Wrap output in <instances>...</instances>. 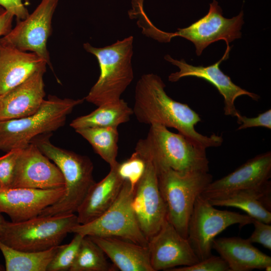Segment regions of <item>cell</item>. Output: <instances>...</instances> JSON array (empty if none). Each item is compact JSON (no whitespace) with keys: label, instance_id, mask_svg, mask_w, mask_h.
<instances>
[{"label":"cell","instance_id":"6da1fadb","mask_svg":"<svg viewBox=\"0 0 271 271\" xmlns=\"http://www.w3.org/2000/svg\"><path fill=\"white\" fill-rule=\"evenodd\" d=\"M166 85L157 74L143 75L138 81L134 91L133 115L143 124H161L178 132L194 145L205 149L220 146L221 136H210L199 133L195 125L201 121L200 115L188 104L177 101L166 93Z\"/></svg>","mask_w":271,"mask_h":271},{"label":"cell","instance_id":"7a4b0ae2","mask_svg":"<svg viewBox=\"0 0 271 271\" xmlns=\"http://www.w3.org/2000/svg\"><path fill=\"white\" fill-rule=\"evenodd\" d=\"M206 149L198 147L179 132L161 124L150 125L147 136L136 144L134 152L156 170L172 169L182 172L209 171Z\"/></svg>","mask_w":271,"mask_h":271},{"label":"cell","instance_id":"3957f363","mask_svg":"<svg viewBox=\"0 0 271 271\" xmlns=\"http://www.w3.org/2000/svg\"><path fill=\"white\" fill-rule=\"evenodd\" d=\"M50 134L39 136L31 143L59 169L64 179L65 192L59 201L44 209L39 216L75 213L96 183L93 176V165L88 157L53 145Z\"/></svg>","mask_w":271,"mask_h":271},{"label":"cell","instance_id":"277c9868","mask_svg":"<svg viewBox=\"0 0 271 271\" xmlns=\"http://www.w3.org/2000/svg\"><path fill=\"white\" fill-rule=\"evenodd\" d=\"M133 38L130 36L102 48L83 44L98 61L100 75L84 99L97 106L119 100L133 79L131 59Z\"/></svg>","mask_w":271,"mask_h":271},{"label":"cell","instance_id":"5b68a950","mask_svg":"<svg viewBox=\"0 0 271 271\" xmlns=\"http://www.w3.org/2000/svg\"><path fill=\"white\" fill-rule=\"evenodd\" d=\"M50 95L34 113L20 118L0 120V151L21 149L36 137L63 126L68 115L84 101Z\"/></svg>","mask_w":271,"mask_h":271},{"label":"cell","instance_id":"8992f818","mask_svg":"<svg viewBox=\"0 0 271 271\" xmlns=\"http://www.w3.org/2000/svg\"><path fill=\"white\" fill-rule=\"evenodd\" d=\"M158 185L167 206V219L187 238L189 221L197 198L213 181L208 172L157 170Z\"/></svg>","mask_w":271,"mask_h":271},{"label":"cell","instance_id":"52a82bcc","mask_svg":"<svg viewBox=\"0 0 271 271\" xmlns=\"http://www.w3.org/2000/svg\"><path fill=\"white\" fill-rule=\"evenodd\" d=\"M78 224L75 213L38 216L18 222L7 221L0 240L22 251L46 250L60 245Z\"/></svg>","mask_w":271,"mask_h":271},{"label":"cell","instance_id":"ba28073f","mask_svg":"<svg viewBox=\"0 0 271 271\" xmlns=\"http://www.w3.org/2000/svg\"><path fill=\"white\" fill-rule=\"evenodd\" d=\"M243 11L230 19L224 17L222 11L216 0L210 4L207 14L190 26L178 29L174 33L163 32L155 27H153L149 34L150 37L160 42H169L171 39L180 36L193 43L197 56L211 43L220 40L229 45L237 39L240 38V31L244 24Z\"/></svg>","mask_w":271,"mask_h":271},{"label":"cell","instance_id":"9c48e42d","mask_svg":"<svg viewBox=\"0 0 271 271\" xmlns=\"http://www.w3.org/2000/svg\"><path fill=\"white\" fill-rule=\"evenodd\" d=\"M134 191L129 182L124 180L112 206L94 220L78 224L71 233L83 236L118 237L147 246L148 241L140 229L131 206Z\"/></svg>","mask_w":271,"mask_h":271},{"label":"cell","instance_id":"30bf717a","mask_svg":"<svg viewBox=\"0 0 271 271\" xmlns=\"http://www.w3.org/2000/svg\"><path fill=\"white\" fill-rule=\"evenodd\" d=\"M247 214L219 210L200 195L196 199L188 226L187 239L199 260L212 255L215 237L228 227L238 224L242 227L251 224Z\"/></svg>","mask_w":271,"mask_h":271},{"label":"cell","instance_id":"8fae6325","mask_svg":"<svg viewBox=\"0 0 271 271\" xmlns=\"http://www.w3.org/2000/svg\"><path fill=\"white\" fill-rule=\"evenodd\" d=\"M59 0H41L25 19L18 21L0 42L21 51L36 54L53 70L47 42L52 34V18Z\"/></svg>","mask_w":271,"mask_h":271},{"label":"cell","instance_id":"7c38bea8","mask_svg":"<svg viewBox=\"0 0 271 271\" xmlns=\"http://www.w3.org/2000/svg\"><path fill=\"white\" fill-rule=\"evenodd\" d=\"M137 184L131 206L139 226L148 241L167 219V206L160 192L156 170L149 161Z\"/></svg>","mask_w":271,"mask_h":271},{"label":"cell","instance_id":"4fadbf2b","mask_svg":"<svg viewBox=\"0 0 271 271\" xmlns=\"http://www.w3.org/2000/svg\"><path fill=\"white\" fill-rule=\"evenodd\" d=\"M226 49L222 57L214 64L207 66H195L188 64L184 59L176 60L167 54L164 59L177 66L179 71L171 73L169 81L174 82L185 77H195L204 79L213 85L224 98V113L226 116L236 117L239 112L236 108L234 102L242 95H247L254 100H258L259 96L249 92L234 84L229 76L224 74L219 68L223 61L229 56L231 47L226 45Z\"/></svg>","mask_w":271,"mask_h":271},{"label":"cell","instance_id":"5bb4252c","mask_svg":"<svg viewBox=\"0 0 271 271\" xmlns=\"http://www.w3.org/2000/svg\"><path fill=\"white\" fill-rule=\"evenodd\" d=\"M63 187L65 181L60 170L34 143L21 149L11 187L50 189Z\"/></svg>","mask_w":271,"mask_h":271},{"label":"cell","instance_id":"9a60e30c","mask_svg":"<svg viewBox=\"0 0 271 271\" xmlns=\"http://www.w3.org/2000/svg\"><path fill=\"white\" fill-rule=\"evenodd\" d=\"M153 271L193 265L199 261L187 238L182 236L167 220L148 240Z\"/></svg>","mask_w":271,"mask_h":271},{"label":"cell","instance_id":"2e32d148","mask_svg":"<svg viewBox=\"0 0 271 271\" xmlns=\"http://www.w3.org/2000/svg\"><path fill=\"white\" fill-rule=\"evenodd\" d=\"M65 192V187L0 188V213L7 214L13 222L25 221L39 216L44 209L59 201Z\"/></svg>","mask_w":271,"mask_h":271},{"label":"cell","instance_id":"e0dca14e","mask_svg":"<svg viewBox=\"0 0 271 271\" xmlns=\"http://www.w3.org/2000/svg\"><path fill=\"white\" fill-rule=\"evenodd\" d=\"M271 177V152L256 155L227 175L210 182L201 193L205 198L259 186Z\"/></svg>","mask_w":271,"mask_h":271},{"label":"cell","instance_id":"ac0fdd59","mask_svg":"<svg viewBox=\"0 0 271 271\" xmlns=\"http://www.w3.org/2000/svg\"><path fill=\"white\" fill-rule=\"evenodd\" d=\"M45 73L37 72L0 95V120L24 117L34 113L40 108L45 99Z\"/></svg>","mask_w":271,"mask_h":271},{"label":"cell","instance_id":"d6986e66","mask_svg":"<svg viewBox=\"0 0 271 271\" xmlns=\"http://www.w3.org/2000/svg\"><path fill=\"white\" fill-rule=\"evenodd\" d=\"M47 66L46 62L36 54L0 42V95L37 72H46Z\"/></svg>","mask_w":271,"mask_h":271},{"label":"cell","instance_id":"ffe728a7","mask_svg":"<svg viewBox=\"0 0 271 271\" xmlns=\"http://www.w3.org/2000/svg\"><path fill=\"white\" fill-rule=\"evenodd\" d=\"M206 198L213 206L237 208L254 219L270 224V180L256 187L220 194Z\"/></svg>","mask_w":271,"mask_h":271},{"label":"cell","instance_id":"44dd1931","mask_svg":"<svg viewBox=\"0 0 271 271\" xmlns=\"http://www.w3.org/2000/svg\"><path fill=\"white\" fill-rule=\"evenodd\" d=\"M247 239L239 237L215 238L212 249L227 262L230 271L264 269L271 257L254 247Z\"/></svg>","mask_w":271,"mask_h":271},{"label":"cell","instance_id":"7402d4cb","mask_svg":"<svg viewBox=\"0 0 271 271\" xmlns=\"http://www.w3.org/2000/svg\"><path fill=\"white\" fill-rule=\"evenodd\" d=\"M118 164L110 167L108 174L90 189L76 212L79 224L87 223L96 219L116 200L124 182L117 173Z\"/></svg>","mask_w":271,"mask_h":271},{"label":"cell","instance_id":"603a6c76","mask_svg":"<svg viewBox=\"0 0 271 271\" xmlns=\"http://www.w3.org/2000/svg\"><path fill=\"white\" fill-rule=\"evenodd\" d=\"M89 237L117 269L121 271H153L148 246L118 237Z\"/></svg>","mask_w":271,"mask_h":271},{"label":"cell","instance_id":"cb8c5ba5","mask_svg":"<svg viewBox=\"0 0 271 271\" xmlns=\"http://www.w3.org/2000/svg\"><path fill=\"white\" fill-rule=\"evenodd\" d=\"M89 114L73 119L70 126L75 130L86 127H117L128 121L133 110L122 99L103 104Z\"/></svg>","mask_w":271,"mask_h":271},{"label":"cell","instance_id":"d4e9b609","mask_svg":"<svg viewBox=\"0 0 271 271\" xmlns=\"http://www.w3.org/2000/svg\"><path fill=\"white\" fill-rule=\"evenodd\" d=\"M61 244L40 251H25L13 248L0 240V251L7 271H47Z\"/></svg>","mask_w":271,"mask_h":271},{"label":"cell","instance_id":"484cf974","mask_svg":"<svg viewBox=\"0 0 271 271\" xmlns=\"http://www.w3.org/2000/svg\"><path fill=\"white\" fill-rule=\"evenodd\" d=\"M75 130L90 144L110 167L117 164L119 134L117 127H86Z\"/></svg>","mask_w":271,"mask_h":271},{"label":"cell","instance_id":"4316f807","mask_svg":"<svg viewBox=\"0 0 271 271\" xmlns=\"http://www.w3.org/2000/svg\"><path fill=\"white\" fill-rule=\"evenodd\" d=\"M102 249L88 236H84L69 271H115Z\"/></svg>","mask_w":271,"mask_h":271},{"label":"cell","instance_id":"83f0119b","mask_svg":"<svg viewBox=\"0 0 271 271\" xmlns=\"http://www.w3.org/2000/svg\"><path fill=\"white\" fill-rule=\"evenodd\" d=\"M75 235L68 244L61 246L50 262L47 271L69 270L77 256L81 242L84 236Z\"/></svg>","mask_w":271,"mask_h":271},{"label":"cell","instance_id":"f1b7e54d","mask_svg":"<svg viewBox=\"0 0 271 271\" xmlns=\"http://www.w3.org/2000/svg\"><path fill=\"white\" fill-rule=\"evenodd\" d=\"M146 162L135 152L124 162L117 165V170L119 176L130 183L133 189L143 175Z\"/></svg>","mask_w":271,"mask_h":271},{"label":"cell","instance_id":"f546056e","mask_svg":"<svg viewBox=\"0 0 271 271\" xmlns=\"http://www.w3.org/2000/svg\"><path fill=\"white\" fill-rule=\"evenodd\" d=\"M21 149L6 152L0 157V185L1 188L11 187Z\"/></svg>","mask_w":271,"mask_h":271},{"label":"cell","instance_id":"4dcf8cb0","mask_svg":"<svg viewBox=\"0 0 271 271\" xmlns=\"http://www.w3.org/2000/svg\"><path fill=\"white\" fill-rule=\"evenodd\" d=\"M168 271H230V269L223 258L212 254L193 265L176 267Z\"/></svg>","mask_w":271,"mask_h":271},{"label":"cell","instance_id":"1f68e13d","mask_svg":"<svg viewBox=\"0 0 271 271\" xmlns=\"http://www.w3.org/2000/svg\"><path fill=\"white\" fill-rule=\"evenodd\" d=\"M252 223L254 229L247 240L251 243H258L267 249H271V225L255 219Z\"/></svg>","mask_w":271,"mask_h":271},{"label":"cell","instance_id":"d6a6232c","mask_svg":"<svg viewBox=\"0 0 271 271\" xmlns=\"http://www.w3.org/2000/svg\"><path fill=\"white\" fill-rule=\"evenodd\" d=\"M237 122L240 125L237 130L254 127H263L271 129V109H269L257 116L248 117L239 112L236 116Z\"/></svg>","mask_w":271,"mask_h":271},{"label":"cell","instance_id":"836d02e7","mask_svg":"<svg viewBox=\"0 0 271 271\" xmlns=\"http://www.w3.org/2000/svg\"><path fill=\"white\" fill-rule=\"evenodd\" d=\"M30 0H0V6L11 13L17 22L27 18L29 13L26 5Z\"/></svg>","mask_w":271,"mask_h":271},{"label":"cell","instance_id":"e575fe53","mask_svg":"<svg viewBox=\"0 0 271 271\" xmlns=\"http://www.w3.org/2000/svg\"><path fill=\"white\" fill-rule=\"evenodd\" d=\"M14 18L11 13L6 11L0 15V38L6 35L12 30Z\"/></svg>","mask_w":271,"mask_h":271},{"label":"cell","instance_id":"d590c367","mask_svg":"<svg viewBox=\"0 0 271 271\" xmlns=\"http://www.w3.org/2000/svg\"><path fill=\"white\" fill-rule=\"evenodd\" d=\"M6 222L7 221L5 220L4 218L1 215V213H0V235L3 231Z\"/></svg>","mask_w":271,"mask_h":271},{"label":"cell","instance_id":"8d00e7d4","mask_svg":"<svg viewBox=\"0 0 271 271\" xmlns=\"http://www.w3.org/2000/svg\"><path fill=\"white\" fill-rule=\"evenodd\" d=\"M264 269L266 271H270L271 270V265L267 266Z\"/></svg>","mask_w":271,"mask_h":271},{"label":"cell","instance_id":"74e56055","mask_svg":"<svg viewBox=\"0 0 271 271\" xmlns=\"http://www.w3.org/2000/svg\"><path fill=\"white\" fill-rule=\"evenodd\" d=\"M5 10L0 6V15L5 12Z\"/></svg>","mask_w":271,"mask_h":271},{"label":"cell","instance_id":"f35d334b","mask_svg":"<svg viewBox=\"0 0 271 271\" xmlns=\"http://www.w3.org/2000/svg\"><path fill=\"white\" fill-rule=\"evenodd\" d=\"M4 269L3 266L0 263V271H3L5 270Z\"/></svg>","mask_w":271,"mask_h":271},{"label":"cell","instance_id":"ab89813d","mask_svg":"<svg viewBox=\"0 0 271 271\" xmlns=\"http://www.w3.org/2000/svg\"><path fill=\"white\" fill-rule=\"evenodd\" d=\"M0 188H1V185H0Z\"/></svg>","mask_w":271,"mask_h":271}]
</instances>
